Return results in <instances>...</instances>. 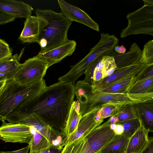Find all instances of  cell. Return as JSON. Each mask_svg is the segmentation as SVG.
I'll return each mask as SVG.
<instances>
[{
	"instance_id": "cell-1",
	"label": "cell",
	"mask_w": 153,
	"mask_h": 153,
	"mask_svg": "<svg viewBox=\"0 0 153 153\" xmlns=\"http://www.w3.org/2000/svg\"><path fill=\"white\" fill-rule=\"evenodd\" d=\"M75 95V85L59 81L22 101L12 112L34 113L51 127L64 132Z\"/></svg>"
},
{
	"instance_id": "cell-2",
	"label": "cell",
	"mask_w": 153,
	"mask_h": 153,
	"mask_svg": "<svg viewBox=\"0 0 153 153\" xmlns=\"http://www.w3.org/2000/svg\"><path fill=\"white\" fill-rule=\"evenodd\" d=\"M36 15L42 20V26L37 42L39 45V52L47 51L68 42L67 33L72 22L61 12L50 9L35 10Z\"/></svg>"
},
{
	"instance_id": "cell-3",
	"label": "cell",
	"mask_w": 153,
	"mask_h": 153,
	"mask_svg": "<svg viewBox=\"0 0 153 153\" xmlns=\"http://www.w3.org/2000/svg\"><path fill=\"white\" fill-rule=\"evenodd\" d=\"M47 87L44 79L26 84H21L13 79L7 80L0 88V120H4L22 101L36 96Z\"/></svg>"
},
{
	"instance_id": "cell-4",
	"label": "cell",
	"mask_w": 153,
	"mask_h": 153,
	"mask_svg": "<svg viewBox=\"0 0 153 153\" xmlns=\"http://www.w3.org/2000/svg\"><path fill=\"white\" fill-rule=\"evenodd\" d=\"M99 42L84 57L74 65L70 66V71L60 77L58 81L72 83L74 85L77 79L85 74L88 69L104 56H114L117 53L114 51V47L118 45L119 40L114 35L108 33L100 34Z\"/></svg>"
},
{
	"instance_id": "cell-5",
	"label": "cell",
	"mask_w": 153,
	"mask_h": 153,
	"mask_svg": "<svg viewBox=\"0 0 153 153\" xmlns=\"http://www.w3.org/2000/svg\"><path fill=\"white\" fill-rule=\"evenodd\" d=\"M106 121L74 142L71 153H98L115 135Z\"/></svg>"
},
{
	"instance_id": "cell-6",
	"label": "cell",
	"mask_w": 153,
	"mask_h": 153,
	"mask_svg": "<svg viewBox=\"0 0 153 153\" xmlns=\"http://www.w3.org/2000/svg\"><path fill=\"white\" fill-rule=\"evenodd\" d=\"M126 17L128 25L122 30L121 38L132 35L133 33L153 36V4H144L140 8L128 13Z\"/></svg>"
},
{
	"instance_id": "cell-7",
	"label": "cell",
	"mask_w": 153,
	"mask_h": 153,
	"mask_svg": "<svg viewBox=\"0 0 153 153\" xmlns=\"http://www.w3.org/2000/svg\"><path fill=\"white\" fill-rule=\"evenodd\" d=\"M48 68L47 63L36 56L22 64L13 79L22 84L34 83L43 79Z\"/></svg>"
},
{
	"instance_id": "cell-8",
	"label": "cell",
	"mask_w": 153,
	"mask_h": 153,
	"mask_svg": "<svg viewBox=\"0 0 153 153\" xmlns=\"http://www.w3.org/2000/svg\"><path fill=\"white\" fill-rule=\"evenodd\" d=\"M111 102H122L134 104L127 94L108 93L97 90H90L87 94L85 103L80 105V112L83 114L96 108Z\"/></svg>"
},
{
	"instance_id": "cell-9",
	"label": "cell",
	"mask_w": 153,
	"mask_h": 153,
	"mask_svg": "<svg viewBox=\"0 0 153 153\" xmlns=\"http://www.w3.org/2000/svg\"><path fill=\"white\" fill-rule=\"evenodd\" d=\"M0 138L5 142L30 143L33 137L31 127L20 123L2 121Z\"/></svg>"
},
{
	"instance_id": "cell-10",
	"label": "cell",
	"mask_w": 153,
	"mask_h": 153,
	"mask_svg": "<svg viewBox=\"0 0 153 153\" xmlns=\"http://www.w3.org/2000/svg\"><path fill=\"white\" fill-rule=\"evenodd\" d=\"M117 68L113 56H104L87 71L84 80L92 85L93 89L103 79L112 74Z\"/></svg>"
},
{
	"instance_id": "cell-11",
	"label": "cell",
	"mask_w": 153,
	"mask_h": 153,
	"mask_svg": "<svg viewBox=\"0 0 153 153\" xmlns=\"http://www.w3.org/2000/svg\"><path fill=\"white\" fill-rule=\"evenodd\" d=\"M4 120L9 123L29 126L49 140L51 127L34 113L21 111L13 112L8 115Z\"/></svg>"
},
{
	"instance_id": "cell-12",
	"label": "cell",
	"mask_w": 153,
	"mask_h": 153,
	"mask_svg": "<svg viewBox=\"0 0 153 153\" xmlns=\"http://www.w3.org/2000/svg\"><path fill=\"white\" fill-rule=\"evenodd\" d=\"M61 12L69 20L83 24L97 31L99 26L85 11L63 0H58Z\"/></svg>"
},
{
	"instance_id": "cell-13",
	"label": "cell",
	"mask_w": 153,
	"mask_h": 153,
	"mask_svg": "<svg viewBox=\"0 0 153 153\" xmlns=\"http://www.w3.org/2000/svg\"><path fill=\"white\" fill-rule=\"evenodd\" d=\"M76 46V41L70 40L60 46L44 52H39L36 55L39 59L47 63L49 67L60 62L66 57L71 55Z\"/></svg>"
},
{
	"instance_id": "cell-14",
	"label": "cell",
	"mask_w": 153,
	"mask_h": 153,
	"mask_svg": "<svg viewBox=\"0 0 153 153\" xmlns=\"http://www.w3.org/2000/svg\"><path fill=\"white\" fill-rule=\"evenodd\" d=\"M100 108L94 109L82 115L77 129L67 139L66 144L77 140L101 124L103 121L97 122L95 118Z\"/></svg>"
},
{
	"instance_id": "cell-15",
	"label": "cell",
	"mask_w": 153,
	"mask_h": 153,
	"mask_svg": "<svg viewBox=\"0 0 153 153\" xmlns=\"http://www.w3.org/2000/svg\"><path fill=\"white\" fill-rule=\"evenodd\" d=\"M42 23V20L39 16H31L26 18L19 39L24 43L37 42Z\"/></svg>"
},
{
	"instance_id": "cell-16",
	"label": "cell",
	"mask_w": 153,
	"mask_h": 153,
	"mask_svg": "<svg viewBox=\"0 0 153 153\" xmlns=\"http://www.w3.org/2000/svg\"><path fill=\"white\" fill-rule=\"evenodd\" d=\"M145 64L140 62L120 68H117L114 72L109 76L103 79L93 89L98 90L106 87L132 73H139Z\"/></svg>"
},
{
	"instance_id": "cell-17",
	"label": "cell",
	"mask_w": 153,
	"mask_h": 153,
	"mask_svg": "<svg viewBox=\"0 0 153 153\" xmlns=\"http://www.w3.org/2000/svg\"><path fill=\"white\" fill-rule=\"evenodd\" d=\"M33 8L21 1L0 0V11L11 14L19 18H27L31 16Z\"/></svg>"
},
{
	"instance_id": "cell-18",
	"label": "cell",
	"mask_w": 153,
	"mask_h": 153,
	"mask_svg": "<svg viewBox=\"0 0 153 153\" xmlns=\"http://www.w3.org/2000/svg\"><path fill=\"white\" fill-rule=\"evenodd\" d=\"M0 60V81L13 79L22 65L19 60L23 52Z\"/></svg>"
},
{
	"instance_id": "cell-19",
	"label": "cell",
	"mask_w": 153,
	"mask_h": 153,
	"mask_svg": "<svg viewBox=\"0 0 153 153\" xmlns=\"http://www.w3.org/2000/svg\"><path fill=\"white\" fill-rule=\"evenodd\" d=\"M113 57L117 68H122L140 62L142 52L138 46L134 42L127 52L122 54L117 53Z\"/></svg>"
},
{
	"instance_id": "cell-20",
	"label": "cell",
	"mask_w": 153,
	"mask_h": 153,
	"mask_svg": "<svg viewBox=\"0 0 153 153\" xmlns=\"http://www.w3.org/2000/svg\"><path fill=\"white\" fill-rule=\"evenodd\" d=\"M140 123L139 128L129 139L126 153H140L149 141V132Z\"/></svg>"
},
{
	"instance_id": "cell-21",
	"label": "cell",
	"mask_w": 153,
	"mask_h": 153,
	"mask_svg": "<svg viewBox=\"0 0 153 153\" xmlns=\"http://www.w3.org/2000/svg\"><path fill=\"white\" fill-rule=\"evenodd\" d=\"M141 124L149 132H153V103H134Z\"/></svg>"
},
{
	"instance_id": "cell-22",
	"label": "cell",
	"mask_w": 153,
	"mask_h": 153,
	"mask_svg": "<svg viewBox=\"0 0 153 153\" xmlns=\"http://www.w3.org/2000/svg\"><path fill=\"white\" fill-rule=\"evenodd\" d=\"M138 73L130 74L99 91L108 93L126 94L129 88L135 82L136 76Z\"/></svg>"
},
{
	"instance_id": "cell-23",
	"label": "cell",
	"mask_w": 153,
	"mask_h": 153,
	"mask_svg": "<svg viewBox=\"0 0 153 153\" xmlns=\"http://www.w3.org/2000/svg\"><path fill=\"white\" fill-rule=\"evenodd\" d=\"M129 139L123 135H115L98 153H126Z\"/></svg>"
},
{
	"instance_id": "cell-24",
	"label": "cell",
	"mask_w": 153,
	"mask_h": 153,
	"mask_svg": "<svg viewBox=\"0 0 153 153\" xmlns=\"http://www.w3.org/2000/svg\"><path fill=\"white\" fill-rule=\"evenodd\" d=\"M126 103L111 102L103 105L97 112L95 120L97 122L103 121L104 119L116 115L122 105Z\"/></svg>"
},
{
	"instance_id": "cell-25",
	"label": "cell",
	"mask_w": 153,
	"mask_h": 153,
	"mask_svg": "<svg viewBox=\"0 0 153 153\" xmlns=\"http://www.w3.org/2000/svg\"><path fill=\"white\" fill-rule=\"evenodd\" d=\"M153 92V76L135 82L128 89L126 94H142Z\"/></svg>"
},
{
	"instance_id": "cell-26",
	"label": "cell",
	"mask_w": 153,
	"mask_h": 153,
	"mask_svg": "<svg viewBox=\"0 0 153 153\" xmlns=\"http://www.w3.org/2000/svg\"><path fill=\"white\" fill-rule=\"evenodd\" d=\"M82 115L81 113H78L75 110L74 101L64 132L67 137V139L77 129Z\"/></svg>"
},
{
	"instance_id": "cell-27",
	"label": "cell",
	"mask_w": 153,
	"mask_h": 153,
	"mask_svg": "<svg viewBox=\"0 0 153 153\" xmlns=\"http://www.w3.org/2000/svg\"><path fill=\"white\" fill-rule=\"evenodd\" d=\"M30 143L29 153H34L51 147L49 140L39 132L36 130Z\"/></svg>"
},
{
	"instance_id": "cell-28",
	"label": "cell",
	"mask_w": 153,
	"mask_h": 153,
	"mask_svg": "<svg viewBox=\"0 0 153 153\" xmlns=\"http://www.w3.org/2000/svg\"><path fill=\"white\" fill-rule=\"evenodd\" d=\"M115 115L119 118V123L130 119H138L137 110L133 103L123 105Z\"/></svg>"
},
{
	"instance_id": "cell-29",
	"label": "cell",
	"mask_w": 153,
	"mask_h": 153,
	"mask_svg": "<svg viewBox=\"0 0 153 153\" xmlns=\"http://www.w3.org/2000/svg\"><path fill=\"white\" fill-rule=\"evenodd\" d=\"M67 137L64 132L51 127L49 140L51 147L62 150L66 144Z\"/></svg>"
},
{
	"instance_id": "cell-30",
	"label": "cell",
	"mask_w": 153,
	"mask_h": 153,
	"mask_svg": "<svg viewBox=\"0 0 153 153\" xmlns=\"http://www.w3.org/2000/svg\"><path fill=\"white\" fill-rule=\"evenodd\" d=\"M118 123L122 124L124 128V132L122 135L128 139L130 138L140 126L138 119H130Z\"/></svg>"
},
{
	"instance_id": "cell-31",
	"label": "cell",
	"mask_w": 153,
	"mask_h": 153,
	"mask_svg": "<svg viewBox=\"0 0 153 153\" xmlns=\"http://www.w3.org/2000/svg\"><path fill=\"white\" fill-rule=\"evenodd\" d=\"M140 63L145 65L153 63V39L149 41L144 45Z\"/></svg>"
},
{
	"instance_id": "cell-32",
	"label": "cell",
	"mask_w": 153,
	"mask_h": 153,
	"mask_svg": "<svg viewBox=\"0 0 153 153\" xmlns=\"http://www.w3.org/2000/svg\"><path fill=\"white\" fill-rule=\"evenodd\" d=\"M128 94L130 99L134 103L143 102L153 103V92L142 94Z\"/></svg>"
},
{
	"instance_id": "cell-33",
	"label": "cell",
	"mask_w": 153,
	"mask_h": 153,
	"mask_svg": "<svg viewBox=\"0 0 153 153\" xmlns=\"http://www.w3.org/2000/svg\"><path fill=\"white\" fill-rule=\"evenodd\" d=\"M152 76L153 63L145 65L143 69L136 76L135 82L142 81Z\"/></svg>"
},
{
	"instance_id": "cell-34",
	"label": "cell",
	"mask_w": 153,
	"mask_h": 153,
	"mask_svg": "<svg viewBox=\"0 0 153 153\" xmlns=\"http://www.w3.org/2000/svg\"><path fill=\"white\" fill-rule=\"evenodd\" d=\"M12 49L4 39H0V60L11 56Z\"/></svg>"
},
{
	"instance_id": "cell-35",
	"label": "cell",
	"mask_w": 153,
	"mask_h": 153,
	"mask_svg": "<svg viewBox=\"0 0 153 153\" xmlns=\"http://www.w3.org/2000/svg\"><path fill=\"white\" fill-rule=\"evenodd\" d=\"M15 16L0 11V25H3L13 21L16 18Z\"/></svg>"
},
{
	"instance_id": "cell-36",
	"label": "cell",
	"mask_w": 153,
	"mask_h": 153,
	"mask_svg": "<svg viewBox=\"0 0 153 153\" xmlns=\"http://www.w3.org/2000/svg\"><path fill=\"white\" fill-rule=\"evenodd\" d=\"M140 153H153V137L149 138L147 144Z\"/></svg>"
},
{
	"instance_id": "cell-37",
	"label": "cell",
	"mask_w": 153,
	"mask_h": 153,
	"mask_svg": "<svg viewBox=\"0 0 153 153\" xmlns=\"http://www.w3.org/2000/svg\"><path fill=\"white\" fill-rule=\"evenodd\" d=\"M30 148V144L27 146L18 150L12 151H1L0 153H28Z\"/></svg>"
},
{
	"instance_id": "cell-38",
	"label": "cell",
	"mask_w": 153,
	"mask_h": 153,
	"mask_svg": "<svg viewBox=\"0 0 153 153\" xmlns=\"http://www.w3.org/2000/svg\"><path fill=\"white\" fill-rule=\"evenodd\" d=\"M62 150L50 147L41 151L34 153H61Z\"/></svg>"
},
{
	"instance_id": "cell-39",
	"label": "cell",
	"mask_w": 153,
	"mask_h": 153,
	"mask_svg": "<svg viewBox=\"0 0 153 153\" xmlns=\"http://www.w3.org/2000/svg\"><path fill=\"white\" fill-rule=\"evenodd\" d=\"M74 146V143L66 144L64 147L61 153H71Z\"/></svg>"
},
{
	"instance_id": "cell-40",
	"label": "cell",
	"mask_w": 153,
	"mask_h": 153,
	"mask_svg": "<svg viewBox=\"0 0 153 153\" xmlns=\"http://www.w3.org/2000/svg\"><path fill=\"white\" fill-rule=\"evenodd\" d=\"M114 51L115 52L118 54H122L126 52V49L123 45H121L120 46L117 45L114 47Z\"/></svg>"
},
{
	"instance_id": "cell-41",
	"label": "cell",
	"mask_w": 153,
	"mask_h": 153,
	"mask_svg": "<svg viewBox=\"0 0 153 153\" xmlns=\"http://www.w3.org/2000/svg\"><path fill=\"white\" fill-rule=\"evenodd\" d=\"M116 128L113 131L115 135H121L124 132L123 125L119 123L117 124Z\"/></svg>"
},
{
	"instance_id": "cell-42",
	"label": "cell",
	"mask_w": 153,
	"mask_h": 153,
	"mask_svg": "<svg viewBox=\"0 0 153 153\" xmlns=\"http://www.w3.org/2000/svg\"><path fill=\"white\" fill-rule=\"evenodd\" d=\"M106 122L110 125L113 123H118L119 122V120L117 116L114 115L110 117V118Z\"/></svg>"
},
{
	"instance_id": "cell-43",
	"label": "cell",
	"mask_w": 153,
	"mask_h": 153,
	"mask_svg": "<svg viewBox=\"0 0 153 153\" xmlns=\"http://www.w3.org/2000/svg\"><path fill=\"white\" fill-rule=\"evenodd\" d=\"M117 124L113 123L110 125V128L112 130L114 131L116 128Z\"/></svg>"
},
{
	"instance_id": "cell-44",
	"label": "cell",
	"mask_w": 153,
	"mask_h": 153,
	"mask_svg": "<svg viewBox=\"0 0 153 153\" xmlns=\"http://www.w3.org/2000/svg\"><path fill=\"white\" fill-rule=\"evenodd\" d=\"M146 3L147 4H153V0H147Z\"/></svg>"
},
{
	"instance_id": "cell-45",
	"label": "cell",
	"mask_w": 153,
	"mask_h": 153,
	"mask_svg": "<svg viewBox=\"0 0 153 153\" xmlns=\"http://www.w3.org/2000/svg\"></svg>"
}]
</instances>
